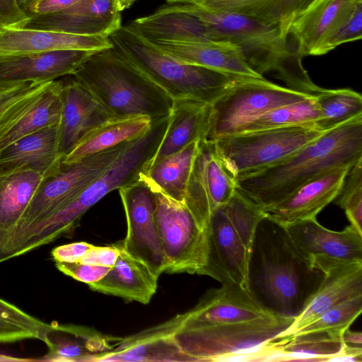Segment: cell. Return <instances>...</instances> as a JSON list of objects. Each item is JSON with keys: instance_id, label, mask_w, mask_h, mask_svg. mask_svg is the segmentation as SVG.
<instances>
[{"instance_id": "cell-1", "label": "cell", "mask_w": 362, "mask_h": 362, "mask_svg": "<svg viewBox=\"0 0 362 362\" xmlns=\"http://www.w3.org/2000/svg\"><path fill=\"white\" fill-rule=\"evenodd\" d=\"M169 6L197 17L214 40L230 41L240 49L249 66L260 75L276 73L288 88L315 95V85L302 64L303 56L276 26L235 13L206 7L197 0H167Z\"/></svg>"}, {"instance_id": "cell-2", "label": "cell", "mask_w": 362, "mask_h": 362, "mask_svg": "<svg viewBox=\"0 0 362 362\" xmlns=\"http://www.w3.org/2000/svg\"><path fill=\"white\" fill-rule=\"evenodd\" d=\"M362 158V115L325 131L280 162L235 179L236 188L263 209L272 206L315 175Z\"/></svg>"}, {"instance_id": "cell-3", "label": "cell", "mask_w": 362, "mask_h": 362, "mask_svg": "<svg viewBox=\"0 0 362 362\" xmlns=\"http://www.w3.org/2000/svg\"><path fill=\"white\" fill-rule=\"evenodd\" d=\"M111 119L170 117L173 100L114 47L94 52L73 74Z\"/></svg>"}, {"instance_id": "cell-4", "label": "cell", "mask_w": 362, "mask_h": 362, "mask_svg": "<svg viewBox=\"0 0 362 362\" xmlns=\"http://www.w3.org/2000/svg\"><path fill=\"white\" fill-rule=\"evenodd\" d=\"M109 37L123 56L173 100L211 104L243 78L178 61L127 25L121 26Z\"/></svg>"}, {"instance_id": "cell-5", "label": "cell", "mask_w": 362, "mask_h": 362, "mask_svg": "<svg viewBox=\"0 0 362 362\" xmlns=\"http://www.w3.org/2000/svg\"><path fill=\"white\" fill-rule=\"evenodd\" d=\"M282 228V227H281ZM280 243H270L261 251L257 273H250L252 296L278 315L296 317L323 279L291 245L282 228Z\"/></svg>"}, {"instance_id": "cell-6", "label": "cell", "mask_w": 362, "mask_h": 362, "mask_svg": "<svg viewBox=\"0 0 362 362\" xmlns=\"http://www.w3.org/2000/svg\"><path fill=\"white\" fill-rule=\"evenodd\" d=\"M295 317L229 325H185L175 334L192 361H262L269 343Z\"/></svg>"}, {"instance_id": "cell-7", "label": "cell", "mask_w": 362, "mask_h": 362, "mask_svg": "<svg viewBox=\"0 0 362 362\" xmlns=\"http://www.w3.org/2000/svg\"><path fill=\"white\" fill-rule=\"evenodd\" d=\"M325 132L309 123L238 132L211 142L226 170L236 179L280 162Z\"/></svg>"}, {"instance_id": "cell-8", "label": "cell", "mask_w": 362, "mask_h": 362, "mask_svg": "<svg viewBox=\"0 0 362 362\" xmlns=\"http://www.w3.org/2000/svg\"><path fill=\"white\" fill-rule=\"evenodd\" d=\"M311 96L264 77L242 78L210 104L204 140L214 141L235 134L243 124L269 110Z\"/></svg>"}, {"instance_id": "cell-9", "label": "cell", "mask_w": 362, "mask_h": 362, "mask_svg": "<svg viewBox=\"0 0 362 362\" xmlns=\"http://www.w3.org/2000/svg\"><path fill=\"white\" fill-rule=\"evenodd\" d=\"M154 216L166 259V273L202 275L206 264L207 230L184 203L156 189Z\"/></svg>"}, {"instance_id": "cell-10", "label": "cell", "mask_w": 362, "mask_h": 362, "mask_svg": "<svg viewBox=\"0 0 362 362\" xmlns=\"http://www.w3.org/2000/svg\"><path fill=\"white\" fill-rule=\"evenodd\" d=\"M133 140L87 156L76 162L62 163L57 173L43 180L16 224H28L43 219L64 207L100 176Z\"/></svg>"}, {"instance_id": "cell-11", "label": "cell", "mask_w": 362, "mask_h": 362, "mask_svg": "<svg viewBox=\"0 0 362 362\" xmlns=\"http://www.w3.org/2000/svg\"><path fill=\"white\" fill-rule=\"evenodd\" d=\"M118 189L127 221V233L120 247L159 277L167 264L154 216L153 192L141 178Z\"/></svg>"}, {"instance_id": "cell-12", "label": "cell", "mask_w": 362, "mask_h": 362, "mask_svg": "<svg viewBox=\"0 0 362 362\" xmlns=\"http://www.w3.org/2000/svg\"><path fill=\"white\" fill-rule=\"evenodd\" d=\"M235 180L218 156L213 142L199 141L187 185L184 204L207 230L213 212L233 196Z\"/></svg>"}, {"instance_id": "cell-13", "label": "cell", "mask_w": 362, "mask_h": 362, "mask_svg": "<svg viewBox=\"0 0 362 362\" xmlns=\"http://www.w3.org/2000/svg\"><path fill=\"white\" fill-rule=\"evenodd\" d=\"M308 262L323 273V279L294 321L274 340L291 337L335 305L362 296V262L323 256H314Z\"/></svg>"}, {"instance_id": "cell-14", "label": "cell", "mask_w": 362, "mask_h": 362, "mask_svg": "<svg viewBox=\"0 0 362 362\" xmlns=\"http://www.w3.org/2000/svg\"><path fill=\"white\" fill-rule=\"evenodd\" d=\"M252 251L243 243L228 218L223 205L211 214L207 227L206 264L202 275L222 284L251 293L250 266Z\"/></svg>"}, {"instance_id": "cell-15", "label": "cell", "mask_w": 362, "mask_h": 362, "mask_svg": "<svg viewBox=\"0 0 362 362\" xmlns=\"http://www.w3.org/2000/svg\"><path fill=\"white\" fill-rule=\"evenodd\" d=\"M185 314L183 325H238L273 321L284 317L266 309L252 294L229 284L207 291L199 303Z\"/></svg>"}, {"instance_id": "cell-16", "label": "cell", "mask_w": 362, "mask_h": 362, "mask_svg": "<svg viewBox=\"0 0 362 362\" xmlns=\"http://www.w3.org/2000/svg\"><path fill=\"white\" fill-rule=\"evenodd\" d=\"M351 165H339L312 177L279 202L264 209L266 218L286 227L316 218L339 194Z\"/></svg>"}, {"instance_id": "cell-17", "label": "cell", "mask_w": 362, "mask_h": 362, "mask_svg": "<svg viewBox=\"0 0 362 362\" xmlns=\"http://www.w3.org/2000/svg\"><path fill=\"white\" fill-rule=\"evenodd\" d=\"M121 26L115 0H81L58 13L31 16L22 28L109 37Z\"/></svg>"}, {"instance_id": "cell-18", "label": "cell", "mask_w": 362, "mask_h": 362, "mask_svg": "<svg viewBox=\"0 0 362 362\" xmlns=\"http://www.w3.org/2000/svg\"><path fill=\"white\" fill-rule=\"evenodd\" d=\"M282 228L292 247L307 262L314 256L362 262V234L351 225L335 231L314 218Z\"/></svg>"}, {"instance_id": "cell-19", "label": "cell", "mask_w": 362, "mask_h": 362, "mask_svg": "<svg viewBox=\"0 0 362 362\" xmlns=\"http://www.w3.org/2000/svg\"><path fill=\"white\" fill-rule=\"evenodd\" d=\"M185 319L184 313L178 314L137 334L120 338L114 349L95 361H192L175 339Z\"/></svg>"}, {"instance_id": "cell-20", "label": "cell", "mask_w": 362, "mask_h": 362, "mask_svg": "<svg viewBox=\"0 0 362 362\" xmlns=\"http://www.w3.org/2000/svg\"><path fill=\"white\" fill-rule=\"evenodd\" d=\"M94 52L64 49L0 56V84L46 82L73 75Z\"/></svg>"}, {"instance_id": "cell-21", "label": "cell", "mask_w": 362, "mask_h": 362, "mask_svg": "<svg viewBox=\"0 0 362 362\" xmlns=\"http://www.w3.org/2000/svg\"><path fill=\"white\" fill-rule=\"evenodd\" d=\"M361 0H314L291 24L287 36L303 56L325 54V47Z\"/></svg>"}, {"instance_id": "cell-22", "label": "cell", "mask_w": 362, "mask_h": 362, "mask_svg": "<svg viewBox=\"0 0 362 362\" xmlns=\"http://www.w3.org/2000/svg\"><path fill=\"white\" fill-rule=\"evenodd\" d=\"M62 163L59 125L41 129L0 149V174L33 170L46 178L57 173Z\"/></svg>"}, {"instance_id": "cell-23", "label": "cell", "mask_w": 362, "mask_h": 362, "mask_svg": "<svg viewBox=\"0 0 362 362\" xmlns=\"http://www.w3.org/2000/svg\"><path fill=\"white\" fill-rule=\"evenodd\" d=\"M148 41L163 52L186 64L204 66L237 77L263 78L249 66L239 47L230 41Z\"/></svg>"}, {"instance_id": "cell-24", "label": "cell", "mask_w": 362, "mask_h": 362, "mask_svg": "<svg viewBox=\"0 0 362 362\" xmlns=\"http://www.w3.org/2000/svg\"><path fill=\"white\" fill-rule=\"evenodd\" d=\"M112 46L108 36L78 35L25 28H0V56L64 49L98 52Z\"/></svg>"}, {"instance_id": "cell-25", "label": "cell", "mask_w": 362, "mask_h": 362, "mask_svg": "<svg viewBox=\"0 0 362 362\" xmlns=\"http://www.w3.org/2000/svg\"><path fill=\"white\" fill-rule=\"evenodd\" d=\"M59 124L62 160L93 129L111 119L98 101L76 80L64 84Z\"/></svg>"}, {"instance_id": "cell-26", "label": "cell", "mask_w": 362, "mask_h": 362, "mask_svg": "<svg viewBox=\"0 0 362 362\" xmlns=\"http://www.w3.org/2000/svg\"><path fill=\"white\" fill-rule=\"evenodd\" d=\"M119 339L88 327L53 324L43 340L48 351L35 361H95L100 356L114 349Z\"/></svg>"}, {"instance_id": "cell-27", "label": "cell", "mask_w": 362, "mask_h": 362, "mask_svg": "<svg viewBox=\"0 0 362 362\" xmlns=\"http://www.w3.org/2000/svg\"><path fill=\"white\" fill-rule=\"evenodd\" d=\"M118 258L108 272L89 288L129 301L148 304L157 290L158 276L142 262L132 257L120 247Z\"/></svg>"}, {"instance_id": "cell-28", "label": "cell", "mask_w": 362, "mask_h": 362, "mask_svg": "<svg viewBox=\"0 0 362 362\" xmlns=\"http://www.w3.org/2000/svg\"><path fill=\"white\" fill-rule=\"evenodd\" d=\"M142 37L151 41H214L206 26L197 17L168 4L153 13L134 20L127 25Z\"/></svg>"}, {"instance_id": "cell-29", "label": "cell", "mask_w": 362, "mask_h": 362, "mask_svg": "<svg viewBox=\"0 0 362 362\" xmlns=\"http://www.w3.org/2000/svg\"><path fill=\"white\" fill-rule=\"evenodd\" d=\"M209 106L194 100H173L169 123L153 160L175 153L194 141L204 139Z\"/></svg>"}, {"instance_id": "cell-30", "label": "cell", "mask_w": 362, "mask_h": 362, "mask_svg": "<svg viewBox=\"0 0 362 362\" xmlns=\"http://www.w3.org/2000/svg\"><path fill=\"white\" fill-rule=\"evenodd\" d=\"M343 333L313 332L272 341L263 361H329L342 348Z\"/></svg>"}, {"instance_id": "cell-31", "label": "cell", "mask_w": 362, "mask_h": 362, "mask_svg": "<svg viewBox=\"0 0 362 362\" xmlns=\"http://www.w3.org/2000/svg\"><path fill=\"white\" fill-rule=\"evenodd\" d=\"M63 85L60 81L48 83L28 108L0 134V149L25 135L60 124Z\"/></svg>"}, {"instance_id": "cell-32", "label": "cell", "mask_w": 362, "mask_h": 362, "mask_svg": "<svg viewBox=\"0 0 362 362\" xmlns=\"http://www.w3.org/2000/svg\"><path fill=\"white\" fill-rule=\"evenodd\" d=\"M216 10L243 15L276 26L287 36L291 23L314 0H197Z\"/></svg>"}, {"instance_id": "cell-33", "label": "cell", "mask_w": 362, "mask_h": 362, "mask_svg": "<svg viewBox=\"0 0 362 362\" xmlns=\"http://www.w3.org/2000/svg\"><path fill=\"white\" fill-rule=\"evenodd\" d=\"M200 140L189 143L180 151L153 160L141 175L151 189L184 203L185 192Z\"/></svg>"}, {"instance_id": "cell-34", "label": "cell", "mask_w": 362, "mask_h": 362, "mask_svg": "<svg viewBox=\"0 0 362 362\" xmlns=\"http://www.w3.org/2000/svg\"><path fill=\"white\" fill-rule=\"evenodd\" d=\"M153 121L147 116L109 119L89 132L62 160L71 163L120 144L132 141L145 133Z\"/></svg>"}, {"instance_id": "cell-35", "label": "cell", "mask_w": 362, "mask_h": 362, "mask_svg": "<svg viewBox=\"0 0 362 362\" xmlns=\"http://www.w3.org/2000/svg\"><path fill=\"white\" fill-rule=\"evenodd\" d=\"M44 179L33 170L0 174V228L18 223Z\"/></svg>"}, {"instance_id": "cell-36", "label": "cell", "mask_w": 362, "mask_h": 362, "mask_svg": "<svg viewBox=\"0 0 362 362\" xmlns=\"http://www.w3.org/2000/svg\"><path fill=\"white\" fill-rule=\"evenodd\" d=\"M315 98L320 114L315 124L322 131L362 115V96L352 89L321 88Z\"/></svg>"}, {"instance_id": "cell-37", "label": "cell", "mask_w": 362, "mask_h": 362, "mask_svg": "<svg viewBox=\"0 0 362 362\" xmlns=\"http://www.w3.org/2000/svg\"><path fill=\"white\" fill-rule=\"evenodd\" d=\"M320 117L315 96H311L269 110L243 124L236 133L315 123Z\"/></svg>"}, {"instance_id": "cell-38", "label": "cell", "mask_w": 362, "mask_h": 362, "mask_svg": "<svg viewBox=\"0 0 362 362\" xmlns=\"http://www.w3.org/2000/svg\"><path fill=\"white\" fill-rule=\"evenodd\" d=\"M49 82L0 84V134L28 108Z\"/></svg>"}, {"instance_id": "cell-39", "label": "cell", "mask_w": 362, "mask_h": 362, "mask_svg": "<svg viewBox=\"0 0 362 362\" xmlns=\"http://www.w3.org/2000/svg\"><path fill=\"white\" fill-rule=\"evenodd\" d=\"M361 311L362 296L344 300L324 312L311 323L301 328L291 337L299 334L322 331L343 333L350 327Z\"/></svg>"}, {"instance_id": "cell-40", "label": "cell", "mask_w": 362, "mask_h": 362, "mask_svg": "<svg viewBox=\"0 0 362 362\" xmlns=\"http://www.w3.org/2000/svg\"><path fill=\"white\" fill-rule=\"evenodd\" d=\"M334 201L344 210L350 225L362 234V158L351 166Z\"/></svg>"}, {"instance_id": "cell-41", "label": "cell", "mask_w": 362, "mask_h": 362, "mask_svg": "<svg viewBox=\"0 0 362 362\" xmlns=\"http://www.w3.org/2000/svg\"><path fill=\"white\" fill-rule=\"evenodd\" d=\"M362 37V0L358 1L339 24L325 47V54L337 47Z\"/></svg>"}, {"instance_id": "cell-42", "label": "cell", "mask_w": 362, "mask_h": 362, "mask_svg": "<svg viewBox=\"0 0 362 362\" xmlns=\"http://www.w3.org/2000/svg\"><path fill=\"white\" fill-rule=\"evenodd\" d=\"M0 320L31 331L37 336V339L42 341L53 325L40 320L1 298H0Z\"/></svg>"}, {"instance_id": "cell-43", "label": "cell", "mask_w": 362, "mask_h": 362, "mask_svg": "<svg viewBox=\"0 0 362 362\" xmlns=\"http://www.w3.org/2000/svg\"><path fill=\"white\" fill-rule=\"evenodd\" d=\"M55 262L57 268L63 274L88 285L100 280L111 268L79 262Z\"/></svg>"}, {"instance_id": "cell-44", "label": "cell", "mask_w": 362, "mask_h": 362, "mask_svg": "<svg viewBox=\"0 0 362 362\" xmlns=\"http://www.w3.org/2000/svg\"><path fill=\"white\" fill-rule=\"evenodd\" d=\"M119 255L118 244L112 246H93L78 261L84 264L112 267Z\"/></svg>"}, {"instance_id": "cell-45", "label": "cell", "mask_w": 362, "mask_h": 362, "mask_svg": "<svg viewBox=\"0 0 362 362\" xmlns=\"http://www.w3.org/2000/svg\"><path fill=\"white\" fill-rule=\"evenodd\" d=\"M29 17L18 6L17 0H0V25L22 28Z\"/></svg>"}, {"instance_id": "cell-46", "label": "cell", "mask_w": 362, "mask_h": 362, "mask_svg": "<svg viewBox=\"0 0 362 362\" xmlns=\"http://www.w3.org/2000/svg\"><path fill=\"white\" fill-rule=\"evenodd\" d=\"M94 245L86 242H76L58 246L52 251L55 262H76Z\"/></svg>"}, {"instance_id": "cell-47", "label": "cell", "mask_w": 362, "mask_h": 362, "mask_svg": "<svg viewBox=\"0 0 362 362\" xmlns=\"http://www.w3.org/2000/svg\"><path fill=\"white\" fill-rule=\"evenodd\" d=\"M29 339H37V336L31 331L0 320V344L13 343Z\"/></svg>"}, {"instance_id": "cell-48", "label": "cell", "mask_w": 362, "mask_h": 362, "mask_svg": "<svg viewBox=\"0 0 362 362\" xmlns=\"http://www.w3.org/2000/svg\"><path fill=\"white\" fill-rule=\"evenodd\" d=\"M81 0H41L29 16H45L65 10Z\"/></svg>"}, {"instance_id": "cell-49", "label": "cell", "mask_w": 362, "mask_h": 362, "mask_svg": "<svg viewBox=\"0 0 362 362\" xmlns=\"http://www.w3.org/2000/svg\"><path fill=\"white\" fill-rule=\"evenodd\" d=\"M362 348H356L343 344L339 353L329 361L361 362Z\"/></svg>"}, {"instance_id": "cell-50", "label": "cell", "mask_w": 362, "mask_h": 362, "mask_svg": "<svg viewBox=\"0 0 362 362\" xmlns=\"http://www.w3.org/2000/svg\"><path fill=\"white\" fill-rule=\"evenodd\" d=\"M343 344L356 348H362V334L346 329L342 334Z\"/></svg>"}, {"instance_id": "cell-51", "label": "cell", "mask_w": 362, "mask_h": 362, "mask_svg": "<svg viewBox=\"0 0 362 362\" xmlns=\"http://www.w3.org/2000/svg\"><path fill=\"white\" fill-rule=\"evenodd\" d=\"M41 0H17L18 6L29 17L36 4Z\"/></svg>"}, {"instance_id": "cell-52", "label": "cell", "mask_w": 362, "mask_h": 362, "mask_svg": "<svg viewBox=\"0 0 362 362\" xmlns=\"http://www.w3.org/2000/svg\"><path fill=\"white\" fill-rule=\"evenodd\" d=\"M35 359L18 358L9 355H5L0 354V361L1 362H22V361H33Z\"/></svg>"}, {"instance_id": "cell-53", "label": "cell", "mask_w": 362, "mask_h": 362, "mask_svg": "<svg viewBox=\"0 0 362 362\" xmlns=\"http://www.w3.org/2000/svg\"><path fill=\"white\" fill-rule=\"evenodd\" d=\"M136 0H115L116 6L119 11L130 7Z\"/></svg>"}, {"instance_id": "cell-54", "label": "cell", "mask_w": 362, "mask_h": 362, "mask_svg": "<svg viewBox=\"0 0 362 362\" xmlns=\"http://www.w3.org/2000/svg\"><path fill=\"white\" fill-rule=\"evenodd\" d=\"M3 28V27H1V26L0 25V28Z\"/></svg>"}]
</instances>
